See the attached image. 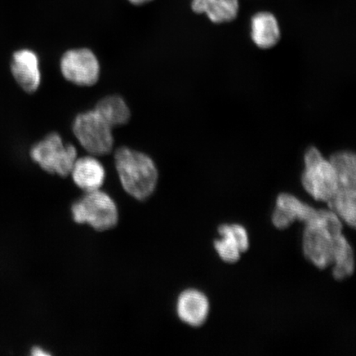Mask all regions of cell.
Segmentation results:
<instances>
[{
	"instance_id": "obj_1",
	"label": "cell",
	"mask_w": 356,
	"mask_h": 356,
	"mask_svg": "<svg viewBox=\"0 0 356 356\" xmlns=\"http://www.w3.org/2000/svg\"><path fill=\"white\" fill-rule=\"evenodd\" d=\"M341 220L331 210H316L305 222L302 250L307 259L324 270L332 264L345 266L353 260L354 252L342 234Z\"/></svg>"
},
{
	"instance_id": "obj_12",
	"label": "cell",
	"mask_w": 356,
	"mask_h": 356,
	"mask_svg": "<svg viewBox=\"0 0 356 356\" xmlns=\"http://www.w3.org/2000/svg\"><path fill=\"white\" fill-rule=\"evenodd\" d=\"M210 304L203 293L188 289L181 293L177 302V314L181 322L191 327L202 326L208 318Z\"/></svg>"
},
{
	"instance_id": "obj_18",
	"label": "cell",
	"mask_w": 356,
	"mask_h": 356,
	"mask_svg": "<svg viewBox=\"0 0 356 356\" xmlns=\"http://www.w3.org/2000/svg\"><path fill=\"white\" fill-rule=\"evenodd\" d=\"M128 1L134 6H142V4L153 1V0H128Z\"/></svg>"
},
{
	"instance_id": "obj_7",
	"label": "cell",
	"mask_w": 356,
	"mask_h": 356,
	"mask_svg": "<svg viewBox=\"0 0 356 356\" xmlns=\"http://www.w3.org/2000/svg\"><path fill=\"white\" fill-rule=\"evenodd\" d=\"M73 131L79 144L90 155L104 156L113 150V128L95 110L79 114L74 119Z\"/></svg>"
},
{
	"instance_id": "obj_16",
	"label": "cell",
	"mask_w": 356,
	"mask_h": 356,
	"mask_svg": "<svg viewBox=\"0 0 356 356\" xmlns=\"http://www.w3.org/2000/svg\"><path fill=\"white\" fill-rule=\"evenodd\" d=\"M95 110L111 128L124 126L131 118V111L127 102L118 95L101 99Z\"/></svg>"
},
{
	"instance_id": "obj_13",
	"label": "cell",
	"mask_w": 356,
	"mask_h": 356,
	"mask_svg": "<svg viewBox=\"0 0 356 356\" xmlns=\"http://www.w3.org/2000/svg\"><path fill=\"white\" fill-rule=\"evenodd\" d=\"M73 181L84 193L99 190L104 185L106 171L96 156L89 155L75 160L70 172Z\"/></svg>"
},
{
	"instance_id": "obj_15",
	"label": "cell",
	"mask_w": 356,
	"mask_h": 356,
	"mask_svg": "<svg viewBox=\"0 0 356 356\" xmlns=\"http://www.w3.org/2000/svg\"><path fill=\"white\" fill-rule=\"evenodd\" d=\"M191 8L198 15H207L213 24L230 22L238 17V0H193Z\"/></svg>"
},
{
	"instance_id": "obj_4",
	"label": "cell",
	"mask_w": 356,
	"mask_h": 356,
	"mask_svg": "<svg viewBox=\"0 0 356 356\" xmlns=\"http://www.w3.org/2000/svg\"><path fill=\"white\" fill-rule=\"evenodd\" d=\"M74 221L86 224L97 231H106L118 225L117 204L108 193L99 190L86 193L71 207Z\"/></svg>"
},
{
	"instance_id": "obj_6",
	"label": "cell",
	"mask_w": 356,
	"mask_h": 356,
	"mask_svg": "<svg viewBox=\"0 0 356 356\" xmlns=\"http://www.w3.org/2000/svg\"><path fill=\"white\" fill-rule=\"evenodd\" d=\"M31 159L44 171L61 177L70 175L77 149L70 144H65L57 133H51L30 150Z\"/></svg>"
},
{
	"instance_id": "obj_14",
	"label": "cell",
	"mask_w": 356,
	"mask_h": 356,
	"mask_svg": "<svg viewBox=\"0 0 356 356\" xmlns=\"http://www.w3.org/2000/svg\"><path fill=\"white\" fill-rule=\"evenodd\" d=\"M251 38L258 48L267 50L277 46L280 29L277 17L269 12H260L252 17Z\"/></svg>"
},
{
	"instance_id": "obj_9",
	"label": "cell",
	"mask_w": 356,
	"mask_h": 356,
	"mask_svg": "<svg viewBox=\"0 0 356 356\" xmlns=\"http://www.w3.org/2000/svg\"><path fill=\"white\" fill-rule=\"evenodd\" d=\"M10 68L13 78L24 92L33 93L41 86L39 58L34 51L22 49L13 53Z\"/></svg>"
},
{
	"instance_id": "obj_10",
	"label": "cell",
	"mask_w": 356,
	"mask_h": 356,
	"mask_svg": "<svg viewBox=\"0 0 356 356\" xmlns=\"http://www.w3.org/2000/svg\"><path fill=\"white\" fill-rule=\"evenodd\" d=\"M222 239L213 243L218 255L227 264H233L240 259V254L249 248L246 229L239 225H222L218 229Z\"/></svg>"
},
{
	"instance_id": "obj_2",
	"label": "cell",
	"mask_w": 356,
	"mask_h": 356,
	"mask_svg": "<svg viewBox=\"0 0 356 356\" xmlns=\"http://www.w3.org/2000/svg\"><path fill=\"white\" fill-rule=\"evenodd\" d=\"M115 165L123 189L131 197L145 200L152 195L158 184L159 172L148 155L122 147L115 154Z\"/></svg>"
},
{
	"instance_id": "obj_17",
	"label": "cell",
	"mask_w": 356,
	"mask_h": 356,
	"mask_svg": "<svg viewBox=\"0 0 356 356\" xmlns=\"http://www.w3.org/2000/svg\"><path fill=\"white\" fill-rule=\"evenodd\" d=\"M32 355H35V356H38V355H49V354L47 353H46V351H44L41 348H38V347H35V348H33L32 350Z\"/></svg>"
},
{
	"instance_id": "obj_11",
	"label": "cell",
	"mask_w": 356,
	"mask_h": 356,
	"mask_svg": "<svg viewBox=\"0 0 356 356\" xmlns=\"http://www.w3.org/2000/svg\"><path fill=\"white\" fill-rule=\"evenodd\" d=\"M315 212L314 208L300 202L293 195L282 193L277 197L271 221L275 228L286 229L296 220L306 222Z\"/></svg>"
},
{
	"instance_id": "obj_3",
	"label": "cell",
	"mask_w": 356,
	"mask_h": 356,
	"mask_svg": "<svg viewBox=\"0 0 356 356\" xmlns=\"http://www.w3.org/2000/svg\"><path fill=\"white\" fill-rule=\"evenodd\" d=\"M330 161L337 172V189L328 203L330 210L341 220L355 228L356 225V158L350 151H340L332 155Z\"/></svg>"
},
{
	"instance_id": "obj_5",
	"label": "cell",
	"mask_w": 356,
	"mask_h": 356,
	"mask_svg": "<svg viewBox=\"0 0 356 356\" xmlns=\"http://www.w3.org/2000/svg\"><path fill=\"white\" fill-rule=\"evenodd\" d=\"M302 184L312 197L326 203L335 195L337 172L330 159H325L320 151L311 147L305 154V170Z\"/></svg>"
},
{
	"instance_id": "obj_8",
	"label": "cell",
	"mask_w": 356,
	"mask_h": 356,
	"mask_svg": "<svg viewBox=\"0 0 356 356\" xmlns=\"http://www.w3.org/2000/svg\"><path fill=\"white\" fill-rule=\"evenodd\" d=\"M62 74L79 86H92L99 81L100 65L95 53L87 48L66 51L60 60Z\"/></svg>"
}]
</instances>
